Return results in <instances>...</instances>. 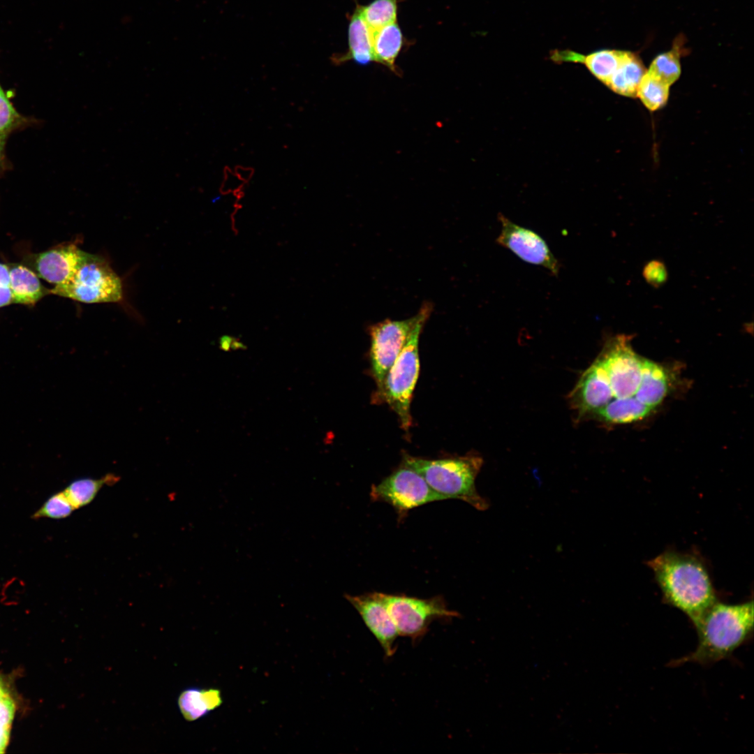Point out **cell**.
<instances>
[{"label": "cell", "instance_id": "1", "mask_svg": "<svg viewBox=\"0 0 754 754\" xmlns=\"http://www.w3.org/2000/svg\"><path fill=\"white\" fill-rule=\"evenodd\" d=\"M670 376L661 364L639 355L630 337L608 339L568 395L575 419L623 424L647 417L668 394Z\"/></svg>", "mask_w": 754, "mask_h": 754}, {"label": "cell", "instance_id": "2", "mask_svg": "<svg viewBox=\"0 0 754 754\" xmlns=\"http://www.w3.org/2000/svg\"><path fill=\"white\" fill-rule=\"evenodd\" d=\"M663 599L694 626L718 599L707 566L697 555L666 551L648 561Z\"/></svg>", "mask_w": 754, "mask_h": 754}, {"label": "cell", "instance_id": "3", "mask_svg": "<svg viewBox=\"0 0 754 754\" xmlns=\"http://www.w3.org/2000/svg\"><path fill=\"white\" fill-rule=\"evenodd\" d=\"M753 601L728 604L717 600L693 626L697 645L690 653L674 660L671 665L692 663L702 665L730 658L752 637Z\"/></svg>", "mask_w": 754, "mask_h": 754}, {"label": "cell", "instance_id": "4", "mask_svg": "<svg viewBox=\"0 0 754 754\" xmlns=\"http://www.w3.org/2000/svg\"><path fill=\"white\" fill-rule=\"evenodd\" d=\"M482 464V459L475 454L439 459L406 454L402 465L418 473L435 491L447 499H459L479 510H485L489 503L475 487V479Z\"/></svg>", "mask_w": 754, "mask_h": 754}, {"label": "cell", "instance_id": "5", "mask_svg": "<svg viewBox=\"0 0 754 754\" xmlns=\"http://www.w3.org/2000/svg\"><path fill=\"white\" fill-rule=\"evenodd\" d=\"M431 309L429 303H425L419 310L417 320L406 344L390 368L380 389L378 390L379 397L397 413L405 431L408 430L412 424L411 402L420 371L419 338Z\"/></svg>", "mask_w": 754, "mask_h": 754}, {"label": "cell", "instance_id": "6", "mask_svg": "<svg viewBox=\"0 0 754 754\" xmlns=\"http://www.w3.org/2000/svg\"><path fill=\"white\" fill-rule=\"evenodd\" d=\"M50 293L88 304L117 302L123 297V288L105 258L85 252L73 276L50 289Z\"/></svg>", "mask_w": 754, "mask_h": 754}, {"label": "cell", "instance_id": "7", "mask_svg": "<svg viewBox=\"0 0 754 754\" xmlns=\"http://www.w3.org/2000/svg\"><path fill=\"white\" fill-rule=\"evenodd\" d=\"M382 596L399 635L413 640L423 636L434 621L460 616L449 609L441 596L422 599L383 593Z\"/></svg>", "mask_w": 754, "mask_h": 754}, {"label": "cell", "instance_id": "8", "mask_svg": "<svg viewBox=\"0 0 754 754\" xmlns=\"http://www.w3.org/2000/svg\"><path fill=\"white\" fill-rule=\"evenodd\" d=\"M370 495L374 501L389 503L400 512L447 499L435 491L418 473L404 465L374 485Z\"/></svg>", "mask_w": 754, "mask_h": 754}, {"label": "cell", "instance_id": "9", "mask_svg": "<svg viewBox=\"0 0 754 754\" xmlns=\"http://www.w3.org/2000/svg\"><path fill=\"white\" fill-rule=\"evenodd\" d=\"M417 320V313L402 320L386 319L370 327L369 357L378 390L406 344Z\"/></svg>", "mask_w": 754, "mask_h": 754}, {"label": "cell", "instance_id": "10", "mask_svg": "<svg viewBox=\"0 0 754 754\" xmlns=\"http://www.w3.org/2000/svg\"><path fill=\"white\" fill-rule=\"evenodd\" d=\"M501 230L496 242L513 252L522 260L547 269L558 275L560 264L544 239L534 231L517 225L499 214Z\"/></svg>", "mask_w": 754, "mask_h": 754}, {"label": "cell", "instance_id": "11", "mask_svg": "<svg viewBox=\"0 0 754 754\" xmlns=\"http://www.w3.org/2000/svg\"><path fill=\"white\" fill-rule=\"evenodd\" d=\"M346 600L362 618L365 625L377 639L387 657L397 650L394 645L399 636L397 629L384 603L382 593L373 592L353 596L346 594Z\"/></svg>", "mask_w": 754, "mask_h": 754}, {"label": "cell", "instance_id": "12", "mask_svg": "<svg viewBox=\"0 0 754 754\" xmlns=\"http://www.w3.org/2000/svg\"><path fill=\"white\" fill-rule=\"evenodd\" d=\"M85 251L73 243L57 246L50 250L28 255L23 264L37 276L55 286L67 281L75 272Z\"/></svg>", "mask_w": 754, "mask_h": 754}, {"label": "cell", "instance_id": "13", "mask_svg": "<svg viewBox=\"0 0 754 754\" xmlns=\"http://www.w3.org/2000/svg\"><path fill=\"white\" fill-rule=\"evenodd\" d=\"M626 53V51L623 50H601L582 55L568 50L555 52L552 58L555 61L584 64L598 80L606 85L621 64Z\"/></svg>", "mask_w": 754, "mask_h": 754}, {"label": "cell", "instance_id": "14", "mask_svg": "<svg viewBox=\"0 0 754 754\" xmlns=\"http://www.w3.org/2000/svg\"><path fill=\"white\" fill-rule=\"evenodd\" d=\"M8 267L13 302L34 306L50 294V289L42 285L37 274L24 264H10Z\"/></svg>", "mask_w": 754, "mask_h": 754}, {"label": "cell", "instance_id": "15", "mask_svg": "<svg viewBox=\"0 0 754 754\" xmlns=\"http://www.w3.org/2000/svg\"><path fill=\"white\" fill-rule=\"evenodd\" d=\"M351 59L361 65L374 61L371 31L360 15L359 6L353 14L348 27V51L332 58L335 64Z\"/></svg>", "mask_w": 754, "mask_h": 754}, {"label": "cell", "instance_id": "16", "mask_svg": "<svg viewBox=\"0 0 754 754\" xmlns=\"http://www.w3.org/2000/svg\"><path fill=\"white\" fill-rule=\"evenodd\" d=\"M223 702L221 693L216 688H188L178 697L179 711L186 720H197L218 708Z\"/></svg>", "mask_w": 754, "mask_h": 754}, {"label": "cell", "instance_id": "17", "mask_svg": "<svg viewBox=\"0 0 754 754\" xmlns=\"http://www.w3.org/2000/svg\"><path fill=\"white\" fill-rule=\"evenodd\" d=\"M646 72L640 57L633 52L626 51L621 64L606 85L619 95L635 98Z\"/></svg>", "mask_w": 754, "mask_h": 754}, {"label": "cell", "instance_id": "18", "mask_svg": "<svg viewBox=\"0 0 754 754\" xmlns=\"http://www.w3.org/2000/svg\"><path fill=\"white\" fill-rule=\"evenodd\" d=\"M371 34L374 61L397 73L395 61L403 45V35L399 25L394 22L371 31Z\"/></svg>", "mask_w": 754, "mask_h": 754}, {"label": "cell", "instance_id": "19", "mask_svg": "<svg viewBox=\"0 0 754 754\" xmlns=\"http://www.w3.org/2000/svg\"><path fill=\"white\" fill-rule=\"evenodd\" d=\"M119 477L107 474L101 478H78L71 482L63 490L75 510L89 504L105 485H112Z\"/></svg>", "mask_w": 754, "mask_h": 754}, {"label": "cell", "instance_id": "20", "mask_svg": "<svg viewBox=\"0 0 754 754\" xmlns=\"http://www.w3.org/2000/svg\"><path fill=\"white\" fill-rule=\"evenodd\" d=\"M359 8L371 32L396 22L397 0H374L366 6H359Z\"/></svg>", "mask_w": 754, "mask_h": 754}, {"label": "cell", "instance_id": "21", "mask_svg": "<svg viewBox=\"0 0 754 754\" xmlns=\"http://www.w3.org/2000/svg\"><path fill=\"white\" fill-rule=\"evenodd\" d=\"M669 94L670 86L651 75L646 70L637 94L644 105L650 111L658 110L665 105Z\"/></svg>", "mask_w": 754, "mask_h": 754}, {"label": "cell", "instance_id": "22", "mask_svg": "<svg viewBox=\"0 0 754 754\" xmlns=\"http://www.w3.org/2000/svg\"><path fill=\"white\" fill-rule=\"evenodd\" d=\"M647 72L670 87L679 78L681 73L680 49L675 46L656 57Z\"/></svg>", "mask_w": 754, "mask_h": 754}, {"label": "cell", "instance_id": "23", "mask_svg": "<svg viewBox=\"0 0 754 754\" xmlns=\"http://www.w3.org/2000/svg\"><path fill=\"white\" fill-rule=\"evenodd\" d=\"M34 122L32 119L21 114L8 98L0 84V135L10 133L24 128Z\"/></svg>", "mask_w": 754, "mask_h": 754}, {"label": "cell", "instance_id": "24", "mask_svg": "<svg viewBox=\"0 0 754 754\" xmlns=\"http://www.w3.org/2000/svg\"><path fill=\"white\" fill-rule=\"evenodd\" d=\"M75 510L64 491L50 496L34 513L33 518L61 519L68 517Z\"/></svg>", "mask_w": 754, "mask_h": 754}, {"label": "cell", "instance_id": "25", "mask_svg": "<svg viewBox=\"0 0 754 754\" xmlns=\"http://www.w3.org/2000/svg\"><path fill=\"white\" fill-rule=\"evenodd\" d=\"M642 275L645 281L651 286L658 288L667 279V271L665 264L658 260L648 262L644 267Z\"/></svg>", "mask_w": 754, "mask_h": 754}, {"label": "cell", "instance_id": "26", "mask_svg": "<svg viewBox=\"0 0 754 754\" xmlns=\"http://www.w3.org/2000/svg\"><path fill=\"white\" fill-rule=\"evenodd\" d=\"M13 302L8 265L0 263V307Z\"/></svg>", "mask_w": 754, "mask_h": 754}, {"label": "cell", "instance_id": "27", "mask_svg": "<svg viewBox=\"0 0 754 754\" xmlns=\"http://www.w3.org/2000/svg\"><path fill=\"white\" fill-rule=\"evenodd\" d=\"M7 135H0V175L10 168L9 162L6 156V143Z\"/></svg>", "mask_w": 754, "mask_h": 754}, {"label": "cell", "instance_id": "28", "mask_svg": "<svg viewBox=\"0 0 754 754\" xmlns=\"http://www.w3.org/2000/svg\"><path fill=\"white\" fill-rule=\"evenodd\" d=\"M10 695L3 680L0 677V700Z\"/></svg>", "mask_w": 754, "mask_h": 754}]
</instances>
